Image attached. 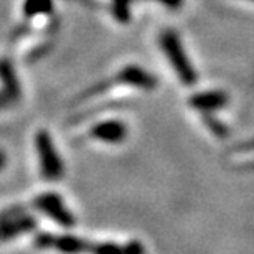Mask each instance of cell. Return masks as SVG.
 <instances>
[{
	"instance_id": "obj_10",
	"label": "cell",
	"mask_w": 254,
	"mask_h": 254,
	"mask_svg": "<svg viewBox=\"0 0 254 254\" xmlns=\"http://www.w3.org/2000/svg\"><path fill=\"white\" fill-rule=\"evenodd\" d=\"M53 10V0H25L23 12L25 17L33 18L38 15H48Z\"/></svg>"
},
{
	"instance_id": "obj_13",
	"label": "cell",
	"mask_w": 254,
	"mask_h": 254,
	"mask_svg": "<svg viewBox=\"0 0 254 254\" xmlns=\"http://www.w3.org/2000/svg\"><path fill=\"white\" fill-rule=\"evenodd\" d=\"M53 243H55V235H52V233H38L37 238H35V245L40 250L53 248Z\"/></svg>"
},
{
	"instance_id": "obj_15",
	"label": "cell",
	"mask_w": 254,
	"mask_h": 254,
	"mask_svg": "<svg viewBox=\"0 0 254 254\" xmlns=\"http://www.w3.org/2000/svg\"><path fill=\"white\" fill-rule=\"evenodd\" d=\"M206 124L210 126V129L213 130V134L220 135V137H225L226 135V129L225 126H221L218 121H215L213 118H210V116H206Z\"/></svg>"
},
{
	"instance_id": "obj_12",
	"label": "cell",
	"mask_w": 254,
	"mask_h": 254,
	"mask_svg": "<svg viewBox=\"0 0 254 254\" xmlns=\"http://www.w3.org/2000/svg\"><path fill=\"white\" fill-rule=\"evenodd\" d=\"M93 254H123V248L114 243H103V245L93 246Z\"/></svg>"
},
{
	"instance_id": "obj_18",
	"label": "cell",
	"mask_w": 254,
	"mask_h": 254,
	"mask_svg": "<svg viewBox=\"0 0 254 254\" xmlns=\"http://www.w3.org/2000/svg\"><path fill=\"white\" fill-rule=\"evenodd\" d=\"M5 165H7V157H5L3 152L0 150V170H2Z\"/></svg>"
},
{
	"instance_id": "obj_4",
	"label": "cell",
	"mask_w": 254,
	"mask_h": 254,
	"mask_svg": "<svg viewBox=\"0 0 254 254\" xmlns=\"http://www.w3.org/2000/svg\"><path fill=\"white\" fill-rule=\"evenodd\" d=\"M37 228V218L32 215H20L0 223V241H10L30 233Z\"/></svg>"
},
{
	"instance_id": "obj_14",
	"label": "cell",
	"mask_w": 254,
	"mask_h": 254,
	"mask_svg": "<svg viewBox=\"0 0 254 254\" xmlns=\"http://www.w3.org/2000/svg\"><path fill=\"white\" fill-rule=\"evenodd\" d=\"M111 86V81H103V83L93 86L91 89H88V93H83L81 94V99H88V98H93L96 94H101V93H106Z\"/></svg>"
},
{
	"instance_id": "obj_3",
	"label": "cell",
	"mask_w": 254,
	"mask_h": 254,
	"mask_svg": "<svg viewBox=\"0 0 254 254\" xmlns=\"http://www.w3.org/2000/svg\"><path fill=\"white\" fill-rule=\"evenodd\" d=\"M35 208L38 211L45 213L47 216H50L55 223H58L63 228H73L76 225V218L74 215L68 210V206L64 205V201L62 200V196L58 193L47 191V193H40L33 201Z\"/></svg>"
},
{
	"instance_id": "obj_11",
	"label": "cell",
	"mask_w": 254,
	"mask_h": 254,
	"mask_svg": "<svg viewBox=\"0 0 254 254\" xmlns=\"http://www.w3.org/2000/svg\"><path fill=\"white\" fill-rule=\"evenodd\" d=\"M130 2L132 0H113V13L119 22H129Z\"/></svg>"
},
{
	"instance_id": "obj_19",
	"label": "cell",
	"mask_w": 254,
	"mask_h": 254,
	"mask_svg": "<svg viewBox=\"0 0 254 254\" xmlns=\"http://www.w3.org/2000/svg\"><path fill=\"white\" fill-rule=\"evenodd\" d=\"M3 106H5V98L0 94V108H3Z\"/></svg>"
},
{
	"instance_id": "obj_8",
	"label": "cell",
	"mask_w": 254,
	"mask_h": 254,
	"mask_svg": "<svg viewBox=\"0 0 254 254\" xmlns=\"http://www.w3.org/2000/svg\"><path fill=\"white\" fill-rule=\"evenodd\" d=\"M53 248L63 254H81V253H93V245H89L88 241L81 240L78 236L63 235V236H55Z\"/></svg>"
},
{
	"instance_id": "obj_1",
	"label": "cell",
	"mask_w": 254,
	"mask_h": 254,
	"mask_svg": "<svg viewBox=\"0 0 254 254\" xmlns=\"http://www.w3.org/2000/svg\"><path fill=\"white\" fill-rule=\"evenodd\" d=\"M160 47L164 50L165 57L169 58L172 68L179 74L180 81L187 86H191L196 83V73L193 69L190 60L187 58L185 50L182 47V42L179 35L172 30H165L160 33Z\"/></svg>"
},
{
	"instance_id": "obj_7",
	"label": "cell",
	"mask_w": 254,
	"mask_h": 254,
	"mask_svg": "<svg viewBox=\"0 0 254 254\" xmlns=\"http://www.w3.org/2000/svg\"><path fill=\"white\" fill-rule=\"evenodd\" d=\"M0 83L3 88V98L7 103H17L22 96V88L13 69V64L8 60H0Z\"/></svg>"
},
{
	"instance_id": "obj_9",
	"label": "cell",
	"mask_w": 254,
	"mask_h": 254,
	"mask_svg": "<svg viewBox=\"0 0 254 254\" xmlns=\"http://www.w3.org/2000/svg\"><path fill=\"white\" fill-rule=\"evenodd\" d=\"M226 101H228L226 94L213 91V93L195 94L190 99V104L198 111H205V113H208V111H215V109L223 108V106L226 104Z\"/></svg>"
},
{
	"instance_id": "obj_16",
	"label": "cell",
	"mask_w": 254,
	"mask_h": 254,
	"mask_svg": "<svg viewBox=\"0 0 254 254\" xmlns=\"http://www.w3.org/2000/svg\"><path fill=\"white\" fill-rule=\"evenodd\" d=\"M123 254H144V246L139 241H130L123 248Z\"/></svg>"
},
{
	"instance_id": "obj_17",
	"label": "cell",
	"mask_w": 254,
	"mask_h": 254,
	"mask_svg": "<svg viewBox=\"0 0 254 254\" xmlns=\"http://www.w3.org/2000/svg\"><path fill=\"white\" fill-rule=\"evenodd\" d=\"M157 2L164 3V5H167V7H170V8H179V7H182L184 0H157Z\"/></svg>"
},
{
	"instance_id": "obj_5",
	"label": "cell",
	"mask_w": 254,
	"mask_h": 254,
	"mask_svg": "<svg viewBox=\"0 0 254 254\" xmlns=\"http://www.w3.org/2000/svg\"><path fill=\"white\" fill-rule=\"evenodd\" d=\"M116 78L123 84H129V86H134V88H140L147 91L154 89L157 86V79L154 74H150L149 71H145L144 68H140V66H134V64H129V66H126V68H123Z\"/></svg>"
},
{
	"instance_id": "obj_2",
	"label": "cell",
	"mask_w": 254,
	"mask_h": 254,
	"mask_svg": "<svg viewBox=\"0 0 254 254\" xmlns=\"http://www.w3.org/2000/svg\"><path fill=\"white\" fill-rule=\"evenodd\" d=\"M35 145H37L40 172H42L43 179L48 182L62 180L64 175V165L57 147H55L52 135L43 129L38 130L35 135Z\"/></svg>"
},
{
	"instance_id": "obj_6",
	"label": "cell",
	"mask_w": 254,
	"mask_h": 254,
	"mask_svg": "<svg viewBox=\"0 0 254 254\" xmlns=\"http://www.w3.org/2000/svg\"><path fill=\"white\" fill-rule=\"evenodd\" d=\"M93 139H98L106 144H119L127 137V126L121 121H104L96 124L89 130Z\"/></svg>"
}]
</instances>
